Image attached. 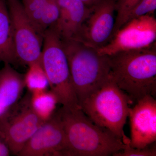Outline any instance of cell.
I'll return each instance as SVG.
<instances>
[{"instance_id":"ffe728a7","label":"cell","mask_w":156,"mask_h":156,"mask_svg":"<svg viewBox=\"0 0 156 156\" xmlns=\"http://www.w3.org/2000/svg\"><path fill=\"white\" fill-rule=\"evenodd\" d=\"M156 9V0H140L131 11L127 22L147 14L153 15Z\"/></svg>"},{"instance_id":"7a4b0ae2","label":"cell","mask_w":156,"mask_h":156,"mask_svg":"<svg viewBox=\"0 0 156 156\" xmlns=\"http://www.w3.org/2000/svg\"><path fill=\"white\" fill-rule=\"evenodd\" d=\"M110 77L133 101L156 93V43L108 56Z\"/></svg>"},{"instance_id":"603a6c76","label":"cell","mask_w":156,"mask_h":156,"mask_svg":"<svg viewBox=\"0 0 156 156\" xmlns=\"http://www.w3.org/2000/svg\"><path fill=\"white\" fill-rule=\"evenodd\" d=\"M80 1H82L86 5L90 8L95 4L97 0H80Z\"/></svg>"},{"instance_id":"9a60e30c","label":"cell","mask_w":156,"mask_h":156,"mask_svg":"<svg viewBox=\"0 0 156 156\" xmlns=\"http://www.w3.org/2000/svg\"><path fill=\"white\" fill-rule=\"evenodd\" d=\"M30 102L34 111L44 122L53 115L59 103L56 95L47 90L32 92Z\"/></svg>"},{"instance_id":"ac0fdd59","label":"cell","mask_w":156,"mask_h":156,"mask_svg":"<svg viewBox=\"0 0 156 156\" xmlns=\"http://www.w3.org/2000/svg\"><path fill=\"white\" fill-rule=\"evenodd\" d=\"M48 1L49 0H22L21 3L23 10L39 34V23Z\"/></svg>"},{"instance_id":"52a82bcc","label":"cell","mask_w":156,"mask_h":156,"mask_svg":"<svg viewBox=\"0 0 156 156\" xmlns=\"http://www.w3.org/2000/svg\"><path fill=\"white\" fill-rule=\"evenodd\" d=\"M13 27L14 48L18 61L30 66L41 63L43 38L37 32L20 0H6Z\"/></svg>"},{"instance_id":"6da1fadb","label":"cell","mask_w":156,"mask_h":156,"mask_svg":"<svg viewBox=\"0 0 156 156\" xmlns=\"http://www.w3.org/2000/svg\"><path fill=\"white\" fill-rule=\"evenodd\" d=\"M56 112L66 138L65 156H113L128 145L108 130L93 123L80 106H62Z\"/></svg>"},{"instance_id":"ba28073f","label":"cell","mask_w":156,"mask_h":156,"mask_svg":"<svg viewBox=\"0 0 156 156\" xmlns=\"http://www.w3.org/2000/svg\"><path fill=\"white\" fill-rule=\"evenodd\" d=\"M156 40V18L154 15L147 14L128 21L98 52L110 56L121 51L148 48L155 43Z\"/></svg>"},{"instance_id":"d6986e66","label":"cell","mask_w":156,"mask_h":156,"mask_svg":"<svg viewBox=\"0 0 156 156\" xmlns=\"http://www.w3.org/2000/svg\"><path fill=\"white\" fill-rule=\"evenodd\" d=\"M140 0H118L117 5V15L112 36L127 22L129 14Z\"/></svg>"},{"instance_id":"3957f363","label":"cell","mask_w":156,"mask_h":156,"mask_svg":"<svg viewBox=\"0 0 156 156\" xmlns=\"http://www.w3.org/2000/svg\"><path fill=\"white\" fill-rule=\"evenodd\" d=\"M61 41L80 106L108 80L110 72L108 56L101 55L97 49L79 41Z\"/></svg>"},{"instance_id":"277c9868","label":"cell","mask_w":156,"mask_h":156,"mask_svg":"<svg viewBox=\"0 0 156 156\" xmlns=\"http://www.w3.org/2000/svg\"><path fill=\"white\" fill-rule=\"evenodd\" d=\"M133 101L117 86L110 77L99 89L89 95L80 105L89 119L129 145L124 126Z\"/></svg>"},{"instance_id":"8fae6325","label":"cell","mask_w":156,"mask_h":156,"mask_svg":"<svg viewBox=\"0 0 156 156\" xmlns=\"http://www.w3.org/2000/svg\"><path fill=\"white\" fill-rule=\"evenodd\" d=\"M130 108L131 138L129 146L135 148L148 146L156 141V100L147 95Z\"/></svg>"},{"instance_id":"4fadbf2b","label":"cell","mask_w":156,"mask_h":156,"mask_svg":"<svg viewBox=\"0 0 156 156\" xmlns=\"http://www.w3.org/2000/svg\"><path fill=\"white\" fill-rule=\"evenodd\" d=\"M25 86V75L5 63L0 69V108L4 112L16 104Z\"/></svg>"},{"instance_id":"7c38bea8","label":"cell","mask_w":156,"mask_h":156,"mask_svg":"<svg viewBox=\"0 0 156 156\" xmlns=\"http://www.w3.org/2000/svg\"><path fill=\"white\" fill-rule=\"evenodd\" d=\"M59 17L53 26L62 40L79 41L91 7L80 0H58Z\"/></svg>"},{"instance_id":"8992f818","label":"cell","mask_w":156,"mask_h":156,"mask_svg":"<svg viewBox=\"0 0 156 156\" xmlns=\"http://www.w3.org/2000/svg\"><path fill=\"white\" fill-rule=\"evenodd\" d=\"M30 97L26 96L0 115V136L16 155L44 122L33 109Z\"/></svg>"},{"instance_id":"2e32d148","label":"cell","mask_w":156,"mask_h":156,"mask_svg":"<svg viewBox=\"0 0 156 156\" xmlns=\"http://www.w3.org/2000/svg\"><path fill=\"white\" fill-rule=\"evenodd\" d=\"M25 86L31 92L47 90L49 82L41 63H35L29 66L25 75Z\"/></svg>"},{"instance_id":"9c48e42d","label":"cell","mask_w":156,"mask_h":156,"mask_svg":"<svg viewBox=\"0 0 156 156\" xmlns=\"http://www.w3.org/2000/svg\"><path fill=\"white\" fill-rule=\"evenodd\" d=\"M118 0H97L83 26L79 41L98 50L112 36Z\"/></svg>"},{"instance_id":"30bf717a","label":"cell","mask_w":156,"mask_h":156,"mask_svg":"<svg viewBox=\"0 0 156 156\" xmlns=\"http://www.w3.org/2000/svg\"><path fill=\"white\" fill-rule=\"evenodd\" d=\"M67 143L57 112L35 132L17 156H65Z\"/></svg>"},{"instance_id":"e0dca14e","label":"cell","mask_w":156,"mask_h":156,"mask_svg":"<svg viewBox=\"0 0 156 156\" xmlns=\"http://www.w3.org/2000/svg\"><path fill=\"white\" fill-rule=\"evenodd\" d=\"M59 15L58 0H49L39 23V34L43 38L45 31L55 24Z\"/></svg>"},{"instance_id":"5bb4252c","label":"cell","mask_w":156,"mask_h":156,"mask_svg":"<svg viewBox=\"0 0 156 156\" xmlns=\"http://www.w3.org/2000/svg\"><path fill=\"white\" fill-rule=\"evenodd\" d=\"M18 61L6 0H0V62L11 65L16 64Z\"/></svg>"},{"instance_id":"44dd1931","label":"cell","mask_w":156,"mask_h":156,"mask_svg":"<svg viewBox=\"0 0 156 156\" xmlns=\"http://www.w3.org/2000/svg\"><path fill=\"white\" fill-rule=\"evenodd\" d=\"M113 156H156V142L142 148H135L128 145L124 149L116 153Z\"/></svg>"},{"instance_id":"7402d4cb","label":"cell","mask_w":156,"mask_h":156,"mask_svg":"<svg viewBox=\"0 0 156 156\" xmlns=\"http://www.w3.org/2000/svg\"><path fill=\"white\" fill-rule=\"evenodd\" d=\"M10 152L8 145L0 136V156H8L10 155Z\"/></svg>"},{"instance_id":"5b68a950","label":"cell","mask_w":156,"mask_h":156,"mask_svg":"<svg viewBox=\"0 0 156 156\" xmlns=\"http://www.w3.org/2000/svg\"><path fill=\"white\" fill-rule=\"evenodd\" d=\"M41 65L49 82L50 91L58 103L67 107L80 106L71 79L69 67L61 38L53 26L43 37Z\"/></svg>"}]
</instances>
